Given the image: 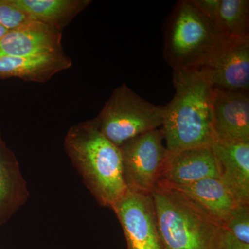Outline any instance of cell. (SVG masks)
Instances as JSON below:
<instances>
[{
  "mask_svg": "<svg viewBox=\"0 0 249 249\" xmlns=\"http://www.w3.org/2000/svg\"><path fill=\"white\" fill-rule=\"evenodd\" d=\"M213 124L216 142H249V95L214 88Z\"/></svg>",
  "mask_w": 249,
  "mask_h": 249,
  "instance_id": "cell-9",
  "label": "cell"
},
{
  "mask_svg": "<svg viewBox=\"0 0 249 249\" xmlns=\"http://www.w3.org/2000/svg\"><path fill=\"white\" fill-rule=\"evenodd\" d=\"M62 33L31 20L10 30L0 38V58L63 53Z\"/></svg>",
  "mask_w": 249,
  "mask_h": 249,
  "instance_id": "cell-10",
  "label": "cell"
},
{
  "mask_svg": "<svg viewBox=\"0 0 249 249\" xmlns=\"http://www.w3.org/2000/svg\"><path fill=\"white\" fill-rule=\"evenodd\" d=\"M64 147L96 201L111 209L127 191L119 147L101 133L96 119L70 127Z\"/></svg>",
  "mask_w": 249,
  "mask_h": 249,
  "instance_id": "cell-2",
  "label": "cell"
},
{
  "mask_svg": "<svg viewBox=\"0 0 249 249\" xmlns=\"http://www.w3.org/2000/svg\"><path fill=\"white\" fill-rule=\"evenodd\" d=\"M111 209L121 223L127 249H165L151 195L127 189Z\"/></svg>",
  "mask_w": 249,
  "mask_h": 249,
  "instance_id": "cell-7",
  "label": "cell"
},
{
  "mask_svg": "<svg viewBox=\"0 0 249 249\" xmlns=\"http://www.w3.org/2000/svg\"><path fill=\"white\" fill-rule=\"evenodd\" d=\"M215 30L222 37L249 39V0H219Z\"/></svg>",
  "mask_w": 249,
  "mask_h": 249,
  "instance_id": "cell-17",
  "label": "cell"
},
{
  "mask_svg": "<svg viewBox=\"0 0 249 249\" xmlns=\"http://www.w3.org/2000/svg\"><path fill=\"white\" fill-rule=\"evenodd\" d=\"M31 20L37 21L62 33L91 0H12Z\"/></svg>",
  "mask_w": 249,
  "mask_h": 249,
  "instance_id": "cell-16",
  "label": "cell"
},
{
  "mask_svg": "<svg viewBox=\"0 0 249 249\" xmlns=\"http://www.w3.org/2000/svg\"><path fill=\"white\" fill-rule=\"evenodd\" d=\"M224 228L237 240L249 245V204H237L229 214Z\"/></svg>",
  "mask_w": 249,
  "mask_h": 249,
  "instance_id": "cell-18",
  "label": "cell"
},
{
  "mask_svg": "<svg viewBox=\"0 0 249 249\" xmlns=\"http://www.w3.org/2000/svg\"><path fill=\"white\" fill-rule=\"evenodd\" d=\"M219 249H249V245L237 240L227 229L223 228Z\"/></svg>",
  "mask_w": 249,
  "mask_h": 249,
  "instance_id": "cell-20",
  "label": "cell"
},
{
  "mask_svg": "<svg viewBox=\"0 0 249 249\" xmlns=\"http://www.w3.org/2000/svg\"><path fill=\"white\" fill-rule=\"evenodd\" d=\"M7 29H5L2 26L0 25V38L3 37L8 32Z\"/></svg>",
  "mask_w": 249,
  "mask_h": 249,
  "instance_id": "cell-21",
  "label": "cell"
},
{
  "mask_svg": "<svg viewBox=\"0 0 249 249\" xmlns=\"http://www.w3.org/2000/svg\"><path fill=\"white\" fill-rule=\"evenodd\" d=\"M31 20L12 0H0V25L5 29L13 30Z\"/></svg>",
  "mask_w": 249,
  "mask_h": 249,
  "instance_id": "cell-19",
  "label": "cell"
},
{
  "mask_svg": "<svg viewBox=\"0 0 249 249\" xmlns=\"http://www.w3.org/2000/svg\"><path fill=\"white\" fill-rule=\"evenodd\" d=\"M222 38L192 0L179 1L165 27L163 56L173 71L200 68Z\"/></svg>",
  "mask_w": 249,
  "mask_h": 249,
  "instance_id": "cell-4",
  "label": "cell"
},
{
  "mask_svg": "<svg viewBox=\"0 0 249 249\" xmlns=\"http://www.w3.org/2000/svg\"><path fill=\"white\" fill-rule=\"evenodd\" d=\"M30 196L14 151L3 139L0 129V227L26 204Z\"/></svg>",
  "mask_w": 249,
  "mask_h": 249,
  "instance_id": "cell-13",
  "label": "cell"
},
{
  "mask_svg": "<svg viewBox=\"0 0 249 249\" xmlns=\"http://www.w3.org/2000/svg\"><path fill=\"white\" fill-rule=\"evenodd\" d=\"M164 107L143 99L126 84L116 88L97 117L101 133L116 147L161 127Z\"/></svg>",
  "mask_w": 249,
  "mask_h": 249,
  "instance_id": "cell-5",
  "label": "cell"
},
{
  "mask_svg": "<svg viewBox=\"0 0 249 249\" xmlns=\"http://www.w3.org/2000/svg\"><path fill=\"white\" fill-rule=\"evenodd\" d=\"M72 66L65 53L27 57L0 58V80L19 78L24 81L45 83L59 72Z\"/></svg>",
  "mask_w": 249,
  "mask_h": 249,
  "instance_id": "cell-14",
  "label": "cell"
},
{
  "mask_svg": "<svg viewBox=\"0 0 249 249\" xmlns=\"http://www.w3.org/2000/svg\"><path fill=\"white\" fill-rule=\"evenodd\" d=\"M206 178H219V166L211 147L168 151L158 183L191 184Z\"/></svg>",
  "mask_w": 249,
  "mask_h": 249,
  "instance_id": "cell-11",
  "label": "cell"
},
{
  "mask_svg": "<svg viewBox=\"0 0 249 249\" xmlns=\"http://www.w3.org/2000/svg\"><path fill=\"white\" fill-rule=\"evenodd\" d=\"M175 93L164 106L161 129L169 152L211 147L216 142L213 124V86L204 67L176 70Z\"/></svg>",
  "mask_w": 249,
  "mask_h": 249,
  "instance_id": "cell-1",
  "label": "cell"
},
{
  "mask_svg": "<svg viewBox=\"0 0 249 249\" xmlns=\"http://www.w3.org/2000/svg\"><path fill=\"white\" fill-rule=\"evenodd\" d=\"M150 195L165 249H219L224 227L196 201L163 183Z\"/></svg>",
  "mask_w": 249,
  "mask_h": 249,
  "instance_id": "cell-3",
  "label": "cell"
},
{
  "mask_svg": "<svg viewBox=\"0 0 249 249\" xmlns=\"http://www.w3.org/2000/svg\"><path fill=\"white\" fill-rule=\"evenodd\" d=\"M211 148L220 181L237 204H249V142H215Z\"/></svg>",
  "mask_w": 249,
  "mask_h": 249,
  "instance_id": "cell-12",
  "label": "cell"
},
{
  "mask_svg": "<svg viewBox=\"0 0 249 249\" xmlns=\"http://www.w3.org/2000/svg\"><path fill=\"white\" fill-rule=\"evenodd\" d=\"M161 128L141 134L121 147L123 177L127 189L150 194L160 180L168 150Z\"/></svg>",
  "mask_w": 249,
  "mask_h": 249,
  "instance_id": "cell-6",
  "label": "cell"
},
{
  "mask_svg": "<svg viewBox=\"0 0 249 249\" xmlns=\"http://www.w3.org/2000/svg\"><path fill=\"white\" fill-rule=\"evenodd\" d=\"M204 68L215 89L249 91V39L222 37Z\"/></svg>",
  "mask_w": 249,
  "mask_h": 249,
  "instance_id": "cell-8",
  "label": "cell"
},
{
  "mask_svg": "<svg viewBox=\"0 0 249 249\" xmlns=\"http://www.w3.org/2000/svg\"><path fill=\"white\" fill-rule=\"evenodd\" d=\"M167 185L181 192L196 201L218 222L220 223L223 227L229 214L237 205L231 193L219 178H206L196 183L183 186Z\"/></svg>",
  "mask_w": 249,
  "mask_h": 249,
  "instance_id": "cell-15",
  "label": "cell"
}]
</instances>
